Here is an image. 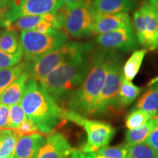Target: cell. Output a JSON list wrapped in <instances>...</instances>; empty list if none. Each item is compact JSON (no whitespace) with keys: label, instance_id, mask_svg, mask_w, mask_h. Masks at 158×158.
Wrapping results in <instances>:
<instances>
[{"label":"cell","instance_id":"cell-1","mask_svg":"<svg viewBox=\"0 0 158 158\" xmlns=\"http://www.w3.org/2000/svg\"><path fill=\"white\" fill-rule=\"evenodd\" d=\"M118 56L119 54L115 51L100 48L92 51L89 70L84 81L67 102L68 110L84 116L93 115L94 105L110 65Z\"/></svg>","mask_w":158,"mask_h":158},{"label":"cell","instance_id":"cell-2","mask_svg":"<svg viewBox=\"0 0 158 158\" xmlns=\"http://www.w3.org/2000/svg\"><path fill=\"white\" fill-rule=\"evenodd\" d=\"M92 52L83 53L73 57L40 82L58 104L67 103L84 81L90 68Z\"/></svg>","mask_w":158,"mask_h":158},{"label":"cell","instance_id":"cell-3","mask_svg":"<svg viewBox=\"0 0 158 158\" xmlns=\"http://www.w3.org/2000/svg\"><path fill=\"white\" fill-rule=\"evenodd\" d=\"M21 106L27 118L44 134H51L58 122L64 118L65 109L35 79L29 78L26 83Z\"/></svg>","mask_w":158,"mask_h":158},{"label":"cell","instance_id":"cell-4","mask_svg":"<svg viewBox=\"0 0 158 158\" xmlns=\"http://www.w3.org/2000/svg\"><path fill=\"white\" fill-rule=\"evenodd\" d=\"M94 50L91 43L67 42L54 50L49 51L38 59L26 62L25 71L29 78L40 82L55 69L77 55Z\"/></svg>","mask_w":158,"mask_h":158},{"label":"cell","instance_id":"cell-5","mask_svg":"<svg viewBox=\"0 0 158 158\" xmlns=\"http://www.w3.org/2000/svg\"><path fill=\"white\" fill-rule=\"evenodd\" d=\"M19 37L26 62H32L68 40V35L62 30H53L46 34L35 30L23 31Z\"/></svg>","mask_w":158,"mask_h":158},{"label":"cell","instance_id":"cell-6","mask_svg":"<svg viewBox=\"0 0 158 158\" xmlns=\"http://www.w3.org/2000/svg\"><path fill=\"white\" fill-rule=\"evenodd\" d=\"M64 118L84 128L87 135V141L81 149L84 152H95L98 149L106 147L115 135L116 130L110 124L89 119L71 110H65Z\"/></svg>","mask_w":158,"mask_h":158},{"label":"cell","instance_id":"cell-7","mask_svg":"<svg viewBox=\"0 0 158 158\" xmlns=\"http://www.w3.org/2000/svg\"><path fill=\"white\" fill-rule=\"evenodd\" d=\"M138 40L147 50L158 49V11L148 2L142 4L133 15Z\"/></svg>","mask_w":158,"mask_h":158},{"label":"cell","instance_id":"cell-8","mask_svg":"<svg viewBox=\"0 0 158 158\" xmlns=\"http://www.w3.org/2000/svg\"><path fill=\"white\" fill-rule=\"evenodd\" d=\"M62 29L66 34L76 38H83L92 34L94 12L91 0H87L74 7L62 9Z\"/></svg>","mask_w":158,"mask_h":158},{"label":"cell","instance_id":"cell-9","mask_svg":"<svg viewBox=\"0 0 158 158\" xmlns=\"http://www.w3.org/2000/svg\"><path fill=\"white\" fill-rule=\"evenodd\" d=\"M122 77V62L119 55L110 65L103 86L96 100L92 116H103L116 110Z\"/></svg>","mask_w":158,"mask_h":158},{"label":"cell","instance_id":"cell-10","mask_svg":"<svg viewBox=\"0 0 158 158\" xmlns=\"http://www.w3.org/2000/svg\"><path fill=\"white\" fill-rule=\"evenodd\" d=\"M64 7V4L62 0H9L8 26L19 17L55 13Z\"/></svg>","mask_w":158,"mask_h":158},{"label":"cell","instance_id":"cell-11","mask_svg":"<svg viewBox=\"0 0 158 158\" xmlns=\"http://www.w3.org/2000/svg\"><path fill=\"white\" fill-rule=\"evenodd\" d=\"M96 43L100 48L122 52L135 51L140 44L132 25L99 35L96 37Z\"/></svg>","mask_w":158,"mask_h":158},{"label":"cell","instance_id":"cell-12","mask_svg":"<svg viewBox=\"0 0 158 158\" xmlns=\"http://www.w3.org/2000/svg\"><path fill=\"white\" fill-rule=\"evenodd\" d=\"M73 149L60 133H51L40 149L36 158H70Z\"/></svg>","mask_w":158,"mask_h":158},{"label":"cell","instance_id":"cell-13","mask_svg":"<svg viewBox=\"0 0 158 158\" xmlns=\"http://www.w3.org/2000/svg\"><path fill=\"white\" fill-rule=\"evenodd\" d=\"M92 34L102 35L116 29L131 26V19L127 13L116 14L94 13Z\"/></svg>","mask_w":158,"mask_h":158},{"label":"cell","instance_id":"cell-14","mask_svg":"<svg viewBox=\"0 0 158 158\" xmlns=\"http://www.w3.org/2000/svg\"><path fill=\"white\" fill-rule=\"evenodd\" d=\"M94 13L116 14L133 11L137 7L136 0H91Z\"/></svg>","mask_w":158,"mask_h":158},{"label":"cell","instance_id":"cell-15","mask_svg":"<svg viewBox=\"0 0 158 158\" xmlns=\"http://www.w3.org/2000/svg\"><path fill=\"white\" fill-rule=\"evenodd\" d=\"M46 139L42 134L19 137L15 151V158H36Z\"/></svg>","mask_w":158,"mask_h":158},{"label":"cell","instance_id":"cell-16","mask_svg":"<svg viewBox=\"0 0 158 158\" xmlns=\"http://www.w3.org/2000/svg\"><path fill=\"white\" fill-rule=\"evenodd\" d=\"M29 78L28 74L24 70L15 81L12 83L0 94V103L10 106L21 102L24 92L26 83Z\"/></svg>","mask_w":158,"mask_h":158},{"label":"cell","instance_id":"cell-17","mask_svg":"<svg viewBox=\"0 0 158 158\" xmlns=\"http://www.w3.org/2000/svg\"><path fill=\"white\" fill-rule=\"evenodd\" d=\"M157 125L158 115H156L141 127L137 129L128 130L125 134V143L132 146L144 143Z\"/></svg>","mask_w":158,"mask_h":158},{"label":"cell","instance_id":"cell-18","mask_svg":"<svg viewBox=\"0 0 158 158\" xmlns=\"http://www.w3.org/2000/svg\"><path fill=\"white\" fill-rule=\"evenodd\" d=\"M141 92V88L122 77L121 86L116 100V110L123 109L130 106L132 102L135 101Z\"/></svg>","mask_w":158,"mask_h":158},{"label":"cell","instance_id":"cell-19","mask_svg":"<svg viewBox=\"0 0 158 158\" xmlns=\"http://www.w3.org/2000/svg\"><path fill=\"white\" fill-rule=\"evenodd\" d=\"M133 108L158 114V81L142 94Z\"/></svg>","mask_w":158,"mask_h":158},{"label":"cell","instance_id":"cell-20","mask_svg":"<svg viewBox=\"0 0 158 158\" xmlns=\"http://www.w3.org/2000/svg\"><path fill=\"white\" fill-rule=\"evenodd\" d=\"M147 49H139L133 51L130 58L122 66V76L127 81H133L139 72L143 59L147 54Z\"/></svg>","mask_w":158,"mask_h":158},{"label":"cell","instance_id":"cell-21","mask_svg":"<svg viewBox=\"0 0 158 158\" xmlns=\"http://www.w3.org/2000/svg\"><path fill=\"white\" fill-rule=\"evenodd\" d=\"M19 137L11 129L0 130V157L15 158V147Z\"/></svg>","mask_w":158,"mask_h":158},{"label":"cell","instance_id":"cell-22","mask_svg":"<svg viewBox=\"0 0 158 158\" xmlns=\"http://www.w3.org/2000/svg\"><path fill=\"white\" fill-rule=\"evenodd\" d=\"M22 48L17 31L7 30L0 33V49L10 54H15Z\"/></svg>","mask_w":158,"mask_h":158},{"label":"cell","instance_id":"cell-23","mask_svg":"<svg viewBox=\"0 0 158 158\" xmlns=\"http://www.w3.org/2000/svg\"><path fill=\"white\" fill-rule=\"evenodd\" d=\"M25 68V62H21L15 66L0 69V94L22 74Z\"/></svg>","mask_w":158,"mask_h":158},{"label":"cell","instance_id":"cell-24","mask_svg":"<svg viewBox=\"0 0 158 158\" xmlns=\"http://www.w3.org/2000/svg\"><path fill=\"white\" fill-rule=\"evenodd\" d=\"M46 15V14H45ZM45 15H25L18 18L6 28L7 30L15 31H23L34 30L39 23L45 18Z\"/></svg>","mask_w":158,"mask_h":158},{"label":"cell","instance_id":"cell-25","mask_svg":"<svg viewBox=\"0 0 158 158\" xmlns=\"http://www.w3.org/2000/svg\"><path fill=\"white\" fill-rule=\"evenodd\" d=\"M157 114L132 108L125 118V125L128 130L141 127Z\"/></svg>","mask_w":158,"mask_h":158},{"label":"cell","instance_id":"cell-26","mask_svg":"<svg viewBox=\"0 0 158 158\" xmlns=\"http://www.w3.org/2000/svg\"><path fill=\"white\" fill-rule=\"evenodd\" d=\"M96 155L106 158H128L129 147L126 143L118 146H106L94 152Z\"/></svg>","mask_w":158,"mask_h":158},{"label":"cell","instance_id":"cell-27","mask_svg":"<svg viewBox=\"0 0 158 158\" xmlns=\"http://www.w3.org/2000/svg\"><path fill=\"white\" fill-rule=\"evenodd\" d=\"M27 114L21 104L12 105L9 107V118L5 129L13 130L19 127L20 124L27 119Z\"/></svg>","mask_w":158,"mask_h":158},{"label":"cell","instance_id":"cell-28","mask_svg":"<svg viewBox=\"0 0 158 158\" xmlns=\"http://www.w3.org/2000/svg\"><path fill=\"white\" fill-rule=\"evenodd\" d=\"M128 147V158H157L158 155L155 150L146 142Z\"/></svg>","mask_w":158,"mask_h":158},{"label":"cell","instance_id":"cell-29","mask_svg":"<svg viewBox=\"0 0 158 158\" xmlns=\"http://www.w3.org/2000/svg\"><path fill=\"white\" fill-rule=\"evenodd\" d=\"M23 56V49L15 54H10L0 49V69L15 66L21 62Z\"/></svg>","mask_w":158,"mask_h":158},{"label":"cell","instance_id":"cell-30","mask_svg":"<svg viewBox=\"0 0 158 158\" xmlns=\"http://www.w3.org/2000/svg\"><path fill=\"white\" fill-rule=\"evenodd\" d=\"M13 131L16 133L18 137H22V136H27V135H31L34 134H42V135H45L43 133L39 128L37 127L36 124L33 123L31 120L27 118L25 120L23 123L20 124L19 127L13 130Z\"/></svg>","mask_w":158,"mask_h":158},{"label":"cell","instance_id":"cell-31","mask_svg":"<svg viewBox=\"0 0 158 158\" xmlns=\"http://www.w3.org/2000/svg\"><path fill=\"white\" fill-rule=\"evenodd\" d=\"M9 118V106L0 103V130L7 127Z\"/></svg>","mask_w":158,"mask_h":158},{"label":"cell","instance_id":"cell-32","mask_svg":"<svg viewBox=\"0 0 158 158\" xmlns=\"http://www.w3.org/2000/svg\"><path fill=\"white\" fill-rule=\"evenodd\" d=\"M145 142L158 154V125L152 132Z\"/></svg>","mask_w":158,"mask_h":158},{"label":"cell","instance_id":"cell-33","mask_svg":"<svg viewBox=\"0 0 158 158\" xmlns=\"http://www.w3.org/2000/svg\"><path fill=\"white\" fill-rule=\"evenodd\" d=\"M70 158H106L96 155L94 152L86 153L83 152L81 149H73Z\"/></svg>","mask_w":158,"mask_h":158},{"label":"cell","instance_id":"cell-34","mask_svg":"<svg viewBox=\"0 0 158 158\" xmlns=\"http://www.w3.org/2000/svg\"><path fill=\"white\" fill-rule=\"evenodd\" d=\"M7 13H8V8L7 7H0V28L6 27L8 26L7 21Z\"/></svg>","mask_w":158,"mask_h":158},{"label":"cell","instance_id":"cell-35","mask_svg":"<svg viewBox=\"0 0 158 158\" xmlns=\"http://www.w3.org/2000/svg\"><path fill=\"white\" fill-rule=\"evenodd\" d=\"M62 1L64 4L65 7H71L80 5V4L84 2L87 1V0H62Z\"/></svg>","mask_w":158,"mask_h":158},{"label":"cell","instance_id":"cell-36","mask_svg":"<svg viewBox=\"0 0 158 158\" xmlns=\"http://www.w3.org/2000/svg\"><path fill=\"white\" fill-rule=\"evenodd\" d=\"M147 1L148 3L150 4V5L154 6L158 11V0H147Z\"/></svg>","mask_w":158,"mask_h":158},{"label":"cell","instance_id":"cell-37","mask_svg":"<svg viewBox=\"0 0 158 158\" xmlns=\"http://www.w3.org/2000/svg\"><path fill=\"white\" fill-rule=\"evenodd\" d=\"M8 3L9 0H0V7H7Z\"/></svg>","mask_w":158,"mask_h":158},{"label":"cell","instance_id":"cell-38","mask_svg":"<svg viewBox=\"0 0 158 158\" xmlns=\"http://www.w3.org/2000/svg\"><path fill=\"white\" fill-rule=\"evenodd\" d=\"M0 158H2V157H0Z\"/></svg>","mask_w":158,"mask_h":158},{"label":"cell","instance_id":"cell-39","mask_svg":"<svg viewBox=\"0 0 158 158\" xmlns=\"http://www.w3.org/2000/svg\"><path fill=\"white\" fill-rule=\"evenodd\" d=\"M157 158H158V155H157Z\"/></svg>","mask_w":158,"mask_h":158}]
</instances>
